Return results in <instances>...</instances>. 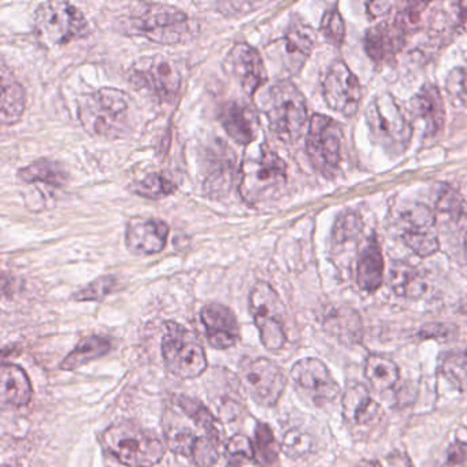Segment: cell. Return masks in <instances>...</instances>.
<instances>
[{
	"label": "cell",
	"instance_id": "60d3db41",
	"mask_svg": "<svg viewBox=\"0 0 467 467\" xmlns=\"http://www.w3.org/2000/svg\"><path fill=\"white\" fill-rule=\"evenodd\" d=\"M225 452L229 459V466L255 459V450H254L253 441L244 434H234L229 440Z\"/></svg>",
	"mask_w": 467,
	"mask_h": 467
},
{
	"label": "cell",
	"instance_id": "ee69618b",
	"mask_svg": "<svg viewBox=\"0 0 467 467\" xmlns=\"http://www.w3.org/2000/svg\"><path fill=\"white\" fill-rule=\"evenodd\" d=\"M447 89L452 95L464 94L467 91V70H452L447 78Z\"/></svg>",
	"mask_w": 467,
	"mask_h": 467
},
{
	"label": "cell",
	"instance_id": "9c48e42d",
	"mask_svg": "<svg viewBox=\"0 0 467 467\" xmlns=\"http://www.w3.org/2000/svg\"><path fill=\"white\" fill-rule=\"evenodd\" d=\"M35 34L45 46H64L88 36L83 13L67 2H46L35 13Z\"/></svg>",
	"mask_w": 467,
	"mask_h": 467
},
{
	"label": "cell",
	"instance_id": "f546056e",
	"mask_svg": "<svg viewBox=\"0 0 467 467\" xmlns=\"http://www.w3.org/2000/svg\"><path fill=\"white\" fill-rule=\"evenodd\" d=\"M111 341L110 338L105 336H88L83 338L78 346L73 348V351L62 360V370L72 371L87 363L94 362L99 358L105 357L110 352Z\"/></svg>",
	"mask_w": 467,
	"mask_h": 467
},
{
	"label": "cell",
	"instance_id": "83f0119b",
	"mask_svg": "<svg viewBox=\"0 0 467 467\" xmlns=\"http://www.w3.org/2000/svg\"><path fill=\"white\" fill-rule=\"evenodd\" d=\"M324 329L340 343L352 346L362 340L363 327L360 317L351 308H338L327 314Z\"/></svg>",
	"mask_w": 467,
	"mask_h": 467
},
{
	"label": "cell",
	"instance_id": "8992f818",
	"mask_svg": "<svg viewBox=\"0 0 467 467\" xmlns=\"http://www.w3.org/2000/svg\"><path fill=\"white\" fill-rule=\"evenodd\" d=\"M366 122L371 139L387 154L396 157L409 149L412 127L392 95H379L368 105Z\"/></svg>",
	"mask_w": 467,
	"mask_h": 467
},
{
	"label": "cell",
	"instance_id": "f35d334b",
	"mask_svg": "<svg viewBox=\"0 0 467 467\" xmlns=\"http://www.w3.org/2000/svg\"><path fill=\"white\" fill-rule=\"evenodd\" d=\"M321 31L325 39L336 47H340L346 39V24L337 9H330L322 18Z\"/></svg>",
	"mask_w": 467,
	"mask_h": 467
},
{
	"label": "cell",
	"instance_id": "d4e9b609",
	"mask_svg": "<svg viewBox=\"0 0 467 467\" xmlns=\"http://www.w3.org/2000/svg\"><path fill=\"white\" fill-rule=\"evenodd\" d=\"M385 262L381 247L370 239L360 251L357 265V284L362 291L376 292L384 281Z\"/></svg>",
	"mask_w": 467,
	"mask_h": 467
},
{
	"label": "cell",
	"instance_id": "4fadbf2b",
	"mask_svg": "<svg viewBox=\"0 0 467 467\" xmlns=\"http://www.w3.org/2000/svg\"><path fill=\"white\" fill-rule=\"evenodd\" d=\"M398 226L404 244L418 256L428 258L440 250L436 215L425 204L411 203L404 207L399 215Z\"/></svg>",
	"mask_w": 467,
	"mask_h": 467
},
{
	"label": "cell",
	"instance_id": "c3c4849f",
	"mask_svg": "<svg viewBox=\"0 0 467 467\" xmlns=\"http://www.w3.org/2000/svg\"><path fill=\"white\" fill-rule=\"evenodd\" d=\"M355 467H382L379 462L376 461H362L357 464Z\"/></svg>",
	"mask_w": 467,
	"mask_h": 467
},
{
	"label": "cell",
	"instance_id": "f1b7e54d",
	"mask_svg": "<svg viewBox=\"0 0 467 467\" xmlns=\"http://www.w3.org/2000/svg\"><path fill=\"white\" fill-rule=\"evenodd\" d=\"M389 284L398 296L406 299H420L426 292V281L422 273L414 266L396 262L390 269Z\"/></svg>",
	"mask_w": 467,
	"mask_h": 467
},
{
	"label": "cell",
	"instance_id": "5bb4252c",
	"mask_svg": "<svg viewBox=\"0 0 467 467\" xmlns=\"http://www.w3.org/2000/svg\"><path fill=\"white\" fill-rule=\"evenodd\" d=\"M130 81L162 102H173L182 87V75L171 59L162 56L147 57L133 65Z\"/></svg>",
	"mask_w": 467,
	"mask_h": 467
},
{
	"label": "cell",
	"instance_id": "bcb514c9",
	"mask_svg": "<svg viewBox=\"0 0 467 467\" xmlns=\"http://www.w3.org/2000/svg\"><path fill=\"white\" fill-rule=\"evenodd\" d=\"M467 462V442L455 441L448 450L447 466L459 467Z\"/></svg>",
	"mask_w": 467,
	"mask_h": 467
},
{
	"label": "cell",
	"instance_id": "e575fe53",
	"mask_svg": "<svg viewBox=\"0 0 467 467\" xmlns=\"http://www.w3.org/2000/svg\"><path fill=\"white\" fill-rule=\"evenodd\" d=\"M176 184L162 174H150L146 179L133 184L136 195L146 199H161L171 195L176 191Z\"/></svg>",
	"mask_w": 467,
	"mask_h": 467
},
{
	"label": "cell",
	"instance_id": "ab89813d",
	"mask_svg": "<svg viewBox=\"0 0 467 467\" xmlns=\"http://www.w3.org/2000/svg\"><path fill=\"white\" fill-rule=\"evenodd\" d=\"M429 4H409L396 16L395 26L404 35L418 31L422 26L423 15Z\"/></svg>",
	"mask_w": 467,
	"mask_h": 467
},
{
	"label": "cell",
	"instance_id": "52a82bcc",
	"mask_svg": "<svg viewBox=\"0 0 467 467\" xmlns=\"http://www.w3.org/2000/svg\"><path fill=\"white\" fill-rule=\"evenodd\" d=\"M307 103L292 81L281 80L267 97L266 116L270 130L286 144L299 140L307 124Z\"/></svg>",
	"mask_w": 467,
	"mask_h": 467
},
{
	"label": "cell",
	"instance_id": "7c38bea8",
	"mask_svg": "<svg viewBox=\"0 0 467 467\" xmlns=\"http://www.w3.org/2000/svg\"><path fill=\"white\" fill-rule=\"evenodd\" d=\"M239 374L242 387L259 406H275L285 389L283 370L267 358H244L240 362Z\"/></svg>",
	"mask_w": 467,
	"mask_h": 467
},
{
	"label": "cell",
	"instance_id": "d6a6232c",
	"mask_svg": "<svg viewBox=\"0 0 467 467\" xmlns=\"http://www.w3.org/2000/svg\"><path fill=\"white\" fill-rule=\"evenodd\" d=\"M234 152H215L214 160L209 161L206 188L210 193H225L234 180Z\"/></svg>",
	"mask_w": 467,
	"mask_h": 467
},
{
	"label": "cell",
	"instance_id": "7dc6e473",
	"mask_svg": "<svg viewBox=\"0 0 467 467\" xmlns=\"http://www.w3.org/2000/svg\"><path fill=\"white\" fill-rule=\"evenodd\" d=\"M390 9H392V5L388 4V2H371L368 5V12L371 17L387 15Z\"/></svg>",
	"mask_w": 467,
	"mask_h": 467
},
{
	"label": "cell",
	"instance_id": "d6986e66",
	"mask_svg": "<svg viewBox=\"0 0 467 467\" xmlns=\"http://www.w3.org/2000/svg\"><path fill=\"white\" fill-rule=\"evenodd\" d=\"M168 236L169 226L163 221L135 218L128 223L125 243L130 253L154 255L165 248Z\"/></svg>",
	"mask_w": 467,
	"mask_h": 467
},
{
	"label": "cell",
	"instance_id": "7a4b0ae2",
	"mask_svg": "<svg viewBox=\"0 0 467 467\" xmlns=\"http://www.w3.org/2000/svg\"><path fill=\"white\" fill-rule=\"evenodd\" d=\"M121 29L158 45L187 42L192 34L190 17L177 7L162 4H135L125 10Z\"/></svg>",
	"mask_w": 467,
	"mask_h": 467
},
{
	"label": "cell",
	"instance_id": "3957f363",
	"mask_svg": "<svg viewBox=\"0 0 467 467\" xmlns=\"http://www.w3.org/2000/svg\"><path fill=\"white\" fill-rule=\"evenodd\" d=\"M130 99L127 92L100 88L83 97L78 103V119L94 138H121L130 128Z\"/></svg>",
	"mask_w": 467,
	"mask_h": 467
},
{
	"label": "cell",
	"instance_id": "2e32d148",
	"mask_svg": "<svg viewBox=\"0 0 467 467\" xmlns=\"http://www.w3.org/2000/svg\"><path fill=\"white\" fill-rule=\"evenodd\" d=\"M324 98L332 110L352 117L359 110L362 88L357 76L344 62L337 61L327 70L324 80Z\"/></svg>",
	"mask_w": 467,
	"mask_h": 467
},
{
	"label": "cell",
	"instance_id": "e0dca14e",
	"mask_svg": "<svg viewBox=\"0 0 467 467\" xmlns=\"http://www.w3.org/2000/svg\"><path fill=\"white\" fill-rule=\"evenodd\" d=\"M228 64L231 75L239 81L243 91L250 97H254L267 81L266 67L261 54L245 43H237L232 48Z\"/></svg>",
	"mask_w": 467,
	"mask_h": 467
},
{
	"label": "cell",
	"instance_id": "ba28073f",
	"mask_svg": "<svg viewBox=\"0 0 467 467\" xmlns=\"http://www.w3.org/2000/svg\"><path fill=\"white\" fill-rule=\"evenodd\" d=\"M162 357L169 373L182 379H198L209 366L201 341L179 322L165 324Z\"/></svg>",
	"mask_w": 467,
	"mask_h": 467
},
{
	"label": "cell",
	"instance_id": "30bf717a",
	"mask_svg": "<svg viewBox=\"0 0 467 467\" xmlns=\"http://www.w3.org/2000/svg\"><path fill=\"white\" fill-rule=\"evenodd\" d=\"M250 311L265 348H283L286 341V311L280 295L269 284L259 281L250 294Z\"/></svg>",
	"mask_w": 467,
	"mask_h": 467
},
{
	"label": "cell",
	"instance_id": "44dd1931",
	"mask_svg": "<svg viewBox=\"0 0 467 467\" xmlns=\"http://www.w3.org/2000/svg\"><path fill=\"white\" fill-rule=\"evenodd\" d=\"M406 35L393 24L381 23L366 32L365 48L376 64H387L401 50Z\"/></svg>",
	"mask_w": 467,
	"mask_h": 467
},
{
	"label": "cell",
	"instance_id": "603a6c76",
	"mask_svg": "<svg viewBox=\"0 0 467 467\" xmlns=\"http://www.w3.org/2000/svg\"><path fill=\"white\" fill-rule=\"evenodd\" d=\"M31 379L28 374L20 366L12 363H4L0 368V400L5 406L21 407L28 406L32 400Z\"/></svg>",
	"mask_w": 467,
	"mask_h": 467
},
{
	"label": "cell",
	"instance_id": "9a60e30c",
	"mask_svg": "<svg viewBox=\"0 0 467 467\" xmlns=\"http://www.w3.org/2000/svg\"><path fill=\"white\" fill-rule=\"evenodd\" d=\"M291 379L296 389L317 406L330 403L340 393V387L327 366L316 358L297 360L292 368Z\"/></svg>",
	"mask_w": 467,
	"mask_h": 467
},
{
	"label": "cell",
	"instance_id": "6da1fadb",
	"mask_svg": "<svg viewBox=\"0 0 467 467\" xmlns=\"http://www.w3.org/2000/svg\"><path fill=\"white\" fill-rule=\"evenodd\" d=\"M162 428L171 452L190 459L196 466L212 467L217 463L223 429L201 400L174 396L163 411Z\"/></svg>",
	"mask_w": 467,
	"mask_h": 467
},
{
	"label": "cell",
	"instance_id": "b9f144b4",
	"mask_svg": "<svg viewBox=\"0 0 467 467\" xmlns=\"http://www.w3.org/2000/svg\"><path fill=\"white\" fill-rule=\"evenodd\" d=\"M362 231V221L357 213H344L337 218L333 236L336 242L343 243L354 239Z\"/></svg>",
	"mask_w": 467,
	"mask_h": 467
},
{
	"label": "cell",
	"instance_id": "ac0fdd59",
	"mask_svg": "<svg viewBox=\"0 0 467 467\" xmlns=\"http://www.w3.org/2000/svg\"><path fill=\"white\" fill-rule=\"evenodd\" d=\"M201 321L210 346L217 349L236 346L240 338V327L231 308L220 303H209L201 310Z\"/></svg>",
	"mask_w": 467,
	"mask_h": 467
},
{
	"label": "cell",
	"instance_id": "ffe728a7",
	"mask_svg": "<svg viewBox=\"0 0 467 467\" xmlns=\"http://www.w3.org/2000/svg\"><path fill=\"white\" fill-rule=\"evenodd\" d=\"M280 45L281 64L289 75H297L314 48V32L303 23H292Z\"/></svg>",
	"mask_w": 467,
	"mask_h": 467
},
{
	"label": "cell",
	"instance_id": "1f68e13d",
	"mask_svg": "<svg viewBox=\"0 0 467 467\" xmlns=\"http://www.w3.org/2000/svg\"><path fill=\"white\" fill-rule=\"evenodd\" d=\"M18 177L26 184H45L50 188H62L67 180L64 168L59 163L47 160L36 161L21 169Z\"/></svg>",
	"mask_w": 467,
	"mask_h": 467
},
{
	"label": "cell",
	"instance_id": "74e56055",
	"mask_svg": "<svg viewBox=\"0 0 467 467\" xmlns=\"http://www.w3.org/2000/svg\"><path fill=\"white\" fill-rule=\"evenodd\" d=\"M117 278L113 275H103L98 280L92 281L88 285L84 286L80 291L73 295V299L78 302H97L105 299L116 289Z\"/></svg>",
	"mask_w": 467,
	"mask_h": 467
},
{
	"label": "cell",
	"instance_id": "cb8c5ba5",
	"mask_svg": "<svg viewBox=\"0 0 467 467\" xmlns=\"http://www.w3.org/2000/svg\"><path fill=\"white\" fill-rule=\"evenodd\" d=\"M341 407L344 420L351 426H366L377 420L381 411L368 388L362 384H352L347 388Z\"/></svg>",
	"mask_w": 467,
	"mask_h": 467
},
{
	"label": "cell",
	"instance_id": "836d02e7",
	"mask_svg": "<svg viewBox=\"0 0 467 467\" xmlns=\"http://www.w3.org/2000/svg\"><path fill=\"white\" fill-rule=\"evenodd\" d=\"M255 459L264 467L272 466L277 461L278 447L275 433L266 423L259 422L255 429Z\"/></svg>",
	"mask_w": 467,
	"mask_h": 467
},
{
	"label": "cell",
	"instance_id": "4dcf8cb0",
	"mask_svg": "<svg viewBox=\"0 0 467 467\" xmlns=\"http://www.w3.org/2000/svg\"><path fill=\"white\" fill-rule=\"evenodd\" d=\"M365 376L377 392H385L399 381V368L390 358L373 354L365 363Z\"/></svg>",
	"mask_w": 467,
	"mask_h": 467
},
{
	"label": "cell",
	"instance_id": "8d00e7d4",
	"mask_svg": "<svg viewBox=\"0 0 467 467\" xmlns=\"http://www.w3.org/2000/svg\"><path fill=\"white\" fill-rule=\"evenodd\" d=\"M313 444V437L307 431H300V429H292V431H286L285 436H284L281 450L289 458H302V456L311 452Z\"/></svg>",
	"mask_w": 467,
	"mask_h": 467
},
{
	"label": "cell",
	"instance_id": "484cf974",
	"mask_svg": "<svg viewBox=\"0 0 467 467\" xmlns=\"http://www.w3.org/2000/svg\"><path fill=\"white\" fill-rule=\"evenodd\" d=\"M415 114L422 119L429 135H436L444 128L445 109L441 94L436 86L422 87L412 99Z\"/></svg>",
	"mask_w": 467,
	"mask_h": 467
},
{
	"label": "cell",
	"instance_id": "7bdbcfd3",
	"mask_svg": "<svg viewBox=\"0 0 467 467\" xmlns=\"http://www.w3.org/2000/svg\"><path fill=\"white\" fill-rule=\"evenodd\" d=\"M437 207H439V212L455 214V213L461 212V199H459V196L456 195L452 190L445 188V190L442 191L441 195L439 196Z\"/></svg>",
	"mask_w": 467,
	"mask_h": 467
},
{
	"label": "cell",
	"instance_id": "277c9868",
	"mask_svg": "<svg viewBox=\"0 0 467 467\" xmlns=\"http://www.w3.org/2000/svg\"><path fill=\"white\" fill-rule=\"evenodd\" d=\"M286 182V165L267 144L250 150L242 165L240 193L245 203L258 207L275 198Z\"/></svg>",
	"mask_w": 467,
	"mask_h": 467
},
{
	"label": "cell",
	"instance_id": "7402d4cb",
	"mask_svg": "<svg viewBox=\"0 0 467 467\" xmlns=\"http://www.w3.org/2000/svg\"><path fill=\"white\" fill-rule=\"evenodd\" d=\"M221 122L232 140L239 144L253 143L258 130V117L250 106L229 102L221 111Z\"/></svg>",
	"mask_w": 467,
	"mask_h": 467
},
{
	"label": "cell",
	"instance_id": "5b68a950",
	"mask_svg": "<svg viewBox=\"0 0 467 467\" xmlns=\"http://www.w3.org/2000/svg\"><path fill=\"white\" fill-rule=\"evenodd\" d=\"M100 442L106 452L125 466L151 467L165 455L163 442L152 431L128 420L109 426Z\"/></svg>",
	"mask_w": 467,
	"mask_h": 467
},
{
	"label": "cell",
	"instance_id": "4316f807",
	"mask_svg": "<svg viewBox=\"0 0 467 467\" xmlns=\"http://www.w3.org/2000/svg\"><path fill=\"white\" fill-rule=\"evenodd\" d=\"M26 108V94L24 87L16 80L6 64L2 65V122L4 125L17 124L23 119Z\"/></svg>",
	"mask_w": 467,
	"mask_h": 467
},
{
	"label": "cell",
	"instance_id": "d590c367",
	"mask_svg": "<svg viewBox=\"0 0 467 467\" xmlns=\"http://www.w3.org/2000/svg\"><path fill=\"white\" fill-rule=\"evenodd\" d=\"M445 379L461 392L467 390V352H452L442 362Z\"/></svg>",
	"mask_w": 467,
	"mask_h": 467
},
{
	"label": "cell",
	"instance_id": "8fae6325",
	"mask_svg": "<svg viewBox=\"0 0 467 467\" xmlns=\"http://www.w3.org/2000/svg\"><path fill=\"white\" fill-rule=\"evenodd\" d=\"M343 140V130L335 119L324 114L311 117L306 150L311 165L322 176H335L340 168Z\"/></svg>",
	"mask_w": 467,
	"mask_h": 467
},
{
	"label": "cell",
	"instance_id": "f6af8a7d",
	"mask_svg": "<svg viewBox=\"0 0 467 467\" xmlns=\"http://www.w3.org/2000/svg\"><path fill=\"white\" fill-rule=\"evenodd\" d=\"M455 327L447 324H429L420 329V337L423 338H447L453 336Z\"/></svg>",
	"mask_w": 467,
	"mask_h": 467
}]
</instances>
